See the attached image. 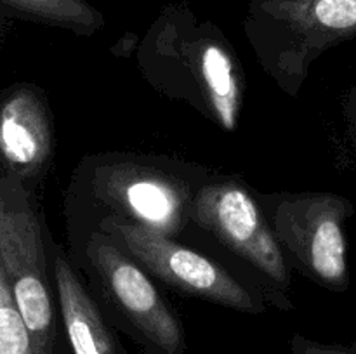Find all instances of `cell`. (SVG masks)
Returning a JSON list of instances; mask_svg holds the SVG:
<instances>
[{
    "label": "cell",
    "mask_w": 356,
    "mask_h": 354,
    "mask_svg": "<svg viewBox=\"0 0 356 354\" xmlns=\"http://www.w3.org/2000/svg\"><path fill=\"white\" fill-rule=\"evenodd\" d=\"M190 221L214 236L278 290L291 288L289 264L256 198L233 180L198 187Z\"/></svg>",
    "instance_id": "ba28073f"
},
{
    "label": "cell",
    "mask_w": 356,
    "mask_h": 354,
    "mask_svg": "<svg viewBox=\"0 0 356 354\" xmlns=\"http://www.w3.org/2000/svg\"><path fill=\"white\" fill-rule=\"evenodd\" d=\"M83 255L117 325L146 354H184L183 323L146 271L103 231L89 233Z\"/></svg>",
    "instance_id": "5b68a950"
},
{
    "label": "cell",
    "mask_w": 356,
    "mask_h": 354,
    "mask_svg": "<svg viewBox=\"0 0 356 354\" xmlns=\"http://www.w3.org/2000/svg\"><path fill=\"white\" fill-rule=\"evenodd\" d=\"M42 221L24 184L0 176V262L38 354H66Z\"/></svg>",
    "instance_id": "3957f363"
},
{
    "label": "cell",
    "mask_w": 356,
    "mask_h": 354,
    "mask_svg": "<svg viewBox=\"0 0 356 354\" xmlns=\"http://www.w3.org/2000/svg\"><path fill=\"white\" fill-rule=\"evenodd\" d=\"M0 354H38L0 262Z\"/></svg>",
    "instance_id": "7c38bea8"
},
{
    "label": "cell",
    "mask_w": 356,
    "mask_h": 354,
    "mask_svg": "<svg viewBox=\"0 0 356 354\" xmlns=\"http://www.w3.org/2000/svg\"><path fill=\"white\" fill-rule=\"evenodd\" d=\"M353 214L348 198L308 191L275 198L268 224L287 264L327 290L346 292L351 278L344 224Z\"/></svg>",
    "instance_id": "8992f818"
},
{
    "label": "cell",
    "mask_w": 356,
    "mask_h": 354,
    "mask_svg": "<svg viewBox=\"0 0 356 354\" xmlns=\"http://www.w3.org/2000/svg\"><path fill=\"white\" fill-rule=\"evenodd\" d=\"M97 221H120L174 238L190 219L198 187L190 177L163 163L139 158H97L83 184Z\"/></svg>",
    "instance_id": "277c9868"
},
{
    "label": "cell",
    "mask_w": 356,
    "mask_h": 354,
    "mask_svg": "<svg viewBox=\"0 0 356 354\" xmlns=\"http://www.w3.org/2000/svg\"><path fill=\"white\" fill-rule=\"evenodd\" d=\"M10 16L76 35H94L104 26V17L87 0H0Z\"/></svg>",
    "instance_id": "8fae6325"
},
{
    "label": "cell",
    "mask_w": 356,
    "mask_h": 354,
    "mask_svg": "<svg viewBox=\"0 0 356 354\" xmlns=\"http://www.w3.org/2000/svg\"><path fill=\"white\" fill-rule=\"evenodd\" d=\"M7 17H10V14L7 12V10L3 9V7H0V31L3 30V24H6Z\"/></svg>",
    "instance_id": "5bb4252c"
},
{
    "label": "cell",
    "mask_w": 356,
    "mask_h": 354,
    "mask_svg": "<svg viewBox=\"0 0 356 354\" xmlns=\"http://www.w3.org/2000/svg\"><path fill=\"white\" fill-rule=\"evenodd\" d=\"M52 259L56 301L72 354H127L108 325L87 288L76 276L66 253L58 245L49 246Z\"/></svg>",
    "instance_id": "30bf717a"
},
{
    "label": "cell",
    "mask_w": 356,
    "mask_h": 354,
    "mask_svg": "<svg viewBox=\"0 0 356 354\" xmlns=\"http://www.w3.org/2000/svg\"><path fill=\"white\" fill-rule=\"evenodd\" d=\"M54 153V127L47 99L31 85L10 89L0 99V160L10 176L35 180Z\"/></svg>",
    "instance_id": "9c48e42d"
},
{
    "label": "cell",
    "mask_w": 356,
    "mask_h": 354,
    "mask_svg": "<svg viewBox=\"0 0 356 354\" xmlns=\"http://www.w3.org/2000/svg\"><path fill=\"white\" fill-rule=\"evenodd\" d=\"M291 351L292 354H356V340L351 344H327L294 333Z\"/></svg>",
    "instance_id": "4fadbf2b"
},
{
    "label": "cell",
    "mask_w": 356,
    "mask_h": 354,
    "mask_svg": "<svg viewBox=\"0 0 356 354\" xmlns=\"http://www.w3.org/2000/svg\"><path fill=\"white\" fill-rule=\"evenodd\" d=\"M143 73L160 92L204 111L225 130H235L243 101V73L233 47L211 21L186 2L162 9L139 45Z\"/></svg>",
    "instance_id": "6da1fadb"
},
{
    "label": "cell",
    "mask_w": 356,
    "mask_h": 354,
    "mask_svg": "<svg viewBox=\"0 0 356 354\" xmlns=\"http://www.w3.org/2000/svg\"><path fill=\"white\" fill-rule=\"evenodd\" d=\"M243 30L264 71L296 96L316 58L356 38V0H250Z\"/></svg>",
    "instance_id": "7a4b0ae2"
},
{
    "label": "cell",
    "mask_w": 356,
    "mask_h": 354,
    "mask_svg": "<svg viewBox=\"0 0 356 354\" xmlns=\"http://www.w3.org/2000/svg\"><path fill=\"white\" fill-rule=\"evenodd\" d=\"M94 229L106 233L145 271L174 290L249 314L264 312L261 298L209 257L174 238L120 221H101Z\"/></svg>",
    "instance_id": "52a82bcc"
}]
</instances>
